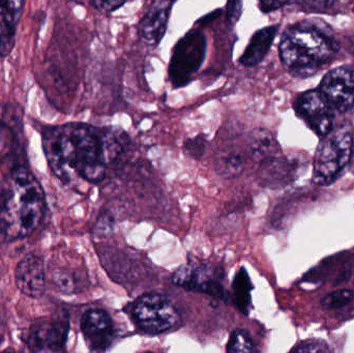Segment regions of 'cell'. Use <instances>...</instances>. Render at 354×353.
I'll list each match as a JSON object with an SVG mask.
<instances>
[{
    "instance_id": "obj_7",
    "label": "cell",
    "mask_w": 354,
    "mask_h": 353,
    "mask_svg": "<svg viewBox=\"0 0 354 353\" xmlns=\"http://www.w3.org/2000/svg\"><path fill=\"white\" fill-rule=\"evenodd\" d=\"M70 332L66 314L35 321L25 334L24 342L32 352H60L64 350Z\"/></svg>"
},
{
    "instance_id": "obj_14",
    "label": "cell",
    "mask_w": 354,
    "mask_h": 353,
    "mask_svg": "<svg viewBox=\"0 0 354 353\" xmlns=\"http://www.w3.org/2000/svg\"><path fill=\"white\" fill-rule=\"evenodd\" d=\"M23 6L24 0H0V56L8 55L14 48Z\"/></svg>"
},
{
    "instance_id": "obj_12",
    "label": "cell",
    "mask_w": 354,
    "mask_h": 353,
    "mask_svg": "<svg viewBox=\"0 0 354 353\" xmlns=\"http://www.w3.org/2000/svg\"><path fill=\"white\" fill-rule=\"evenodd\" d=\"M174 2L153 0L149 12L139 23L138 35L149 47H157L167 32L168 23Z\"/></svg>"
},
{
    "instance_id": "obj_27",
    "label": "cell",
    "mask_w": 354,
    "mask_h": 353,
    "mask_svg": "<svg viewBox=\"0 0 354 353\" xmlns=\"http://www.w3.org/2000/svg\"><path fill=\"white\" fill-rule=\"evenodd\" d=\"M258 1H259V8L261 12L268 14V12L280 10L288 3L289 0H258Z\"/></svg>"
},
{
    "instance_id": "obj_25",
    "label": "cell",
    "mask_w": 354,
    "mask_h": 353,
    "mask_svg": "<svg viewBox=\"0 0 354 353\" xmlns=\"http://www.w3.org/2000/svg\"><path fill=\"white\" fill-rule=\"evenodd\" d=\"M243 14V0H227L226 20L230 26L236 24Z\"/></svg>"
},
{
    "instance_id": "obj_20",
    "label": "cell",
    "mask_w": 354,
    "mask_h": 353,
    "mask_svg": "<svg viewBox=\"0 0 354 353\" xmlns=\"http://www.w3.org/2000/svg\"><path fill=\"white\" fill-rule=\"evenodd\" d=\"M255 350L253 340L245 330H235L231 334L226 346V352L231 353L252 352Z\"/></svg>"
},
{
    "instance_id": "obj_16",
    "label": "cell",
    "mask_w": 354,
    "mask_h": 353,
    "mask_svg": "<svg viewBox=\"0 0 354 353\" xmlns=\"http://www.w3.org/2000/svg\"><path fill=\"white\" fill-rule=\"evenodd\" d=\"M295 172L292 162L280 155H274L262 162L260 168V180L270 187L285 184Z\"/></svg>"
},
{
    "instance_id": "obj_3",
    "label": "cell",
    "mask_w": 354,
    "mask_h": 353,
    "mask_svg": "<svg viewBox=\"0 0 354 353\" xmlns=\"http://www.w3.org/2000/svg\"><path fill=\"white\" fill-rule=\"evenodd\" d=\"M339 47L324 22L304 20L288 27L279 46L281 61L292 76L307 78L332 61Z\"/></svg>"
},
{
    "instance_id": "obj_4",
    "label": "cell",
    "mask_w": 354,
    "mask_h": 353,
    "mask_svg": "<svg viewBox=\"0 0 354 353\" xmlns=\"http://www.w3.org/2000/svg\"><path fill=\"white\" fill-rule=\"evenodd\" d=\"M353 153V133L349 126L333 128L322 137L314 158L312 180L318 186L334 184L351 163Z\"/></svg>"
},
{
    "instance_id": "obj_23",
    "label": "cell",
    "mask_w": 354,
    "mask_h": 353,
    "mask_svg": "<svg viewBox=\"0 0 354 353\" xmlns=\"http://www.w3.org/2000/svg\"><path fill=\"white\" fill-rule=\"evenodd\" d=\"M206 149V138L203 135L195 137V138L189 139L185 143V151L187 155H191L192 158L202 157L205 153Z\"/></svg>"
},
{
    "instance_id": "obj_10",
    "label": "cell",
    "mask_w": 354,
    "mask_h": 353,
    "mask_svg": "<svg viewBox=\"0 0 354 353\" xmlns=\"http://www.w3.org/2000/svg\"><path fill=\"white\" fill-rule=\"evenodd\" d=\"M319 89L335 110L341 113L349 111L354 105V66L330 70L322 79Z\"/></svg>"
},
{
    "instance_id": "obj_28",
    "label": "cell",
    "mask_w": 354,
    "mask_h": 353,
    "mask_svg": "<svg viewBox=\"0 0 354 353\" xmlns=\"http://www.w3.org/2000/svg\"><path fill=\"white\" fill-rule=\"evenodd\" d=\"M222 15V10L221 8H216L214 12H209V14L205 15V16L201 17L199 20L197 21V24L201 25V26H205V25L209 24V23L214 22L216 19Z\"/></svg>"
},
{
    "instance_id": "obj_2",
    "label": "cell",
    "mask_w": 354,
    "mask_h": 353,
    "mask_svg": "<svg viewBox=\"0 0 354 353\" xmlns=\"http://www.w3.org/2000/svg\"><path fill=\"white\" fill-rule=\"evenodd\" d=\"M46 211L39 180L26 166L17 165L0 191V234L10 242L28 238L41 225Z\"/></svg>"
},
{
    "instance_id": "obj_1",
    "label": "cell",
    "mask_w": 354,
    "mask_h": 353,
    "mask_svg": "<svg viewBox=\"0 0 354 353\" xmlns=\"http://www.w3.org/2000/svg\"><path fill=\"white\" fill-rule=\"evenodd\" d=\"M43 149L54 175L68 184L77 178L97 184L107 175L109 162L103 130L89 124L49 126L41 134Z\"/></svg>"
},
{
    "instance_id": "obj_29",
    "label": "cell",
    "mask_w": 354,
    "mask_h": 353,
    "mask_svg": "<svg viewBox=\"0 0 354 353\" xmlns=\"http://www.w3.org/2000/svg\"><path fill=\"white\" fill-rule=\"evenodd\" d=\"M170 1L176 2V0H170Z\"/></svg>"
},
{
    "instance_id": "obj_19",
    "label": "cell",
    "mask_w": 354,
    "mask_h": 353,
    "mask_svg": "<svg viewBox=\"0 0 354 353\" xmlns=\"http://www.w3.org/2000/svg\"><path fill=\"white\" fill-rule=\"evenodd\" d=\"M245 169L243 155L234 149H225L216 159V171L225 178H234L241 175Z\"/></svg>"
},
{
    "instance_id": "obj_17",
    "label": "cell",
    "mask_w": 354,
    "mask_h": 353,
    "mask_svg": "<svg viewBox=\"0 0 354 353\" xmlns=\"http://www.w3.org/2000/svg\"><path fill=\"white\" fill-rule=\"evenodd\" d=\"M250 155L256 161L263 162L279 155L280 146L272 133L266 130H256L249 141Z\"/></svg>"
},
{
    "instance_id": "obj_26",
    "label": "cell",
    "mask_w": 354,
    "mask_h": 353,
    "mask_svg": "<svg viewBox=\"0 0 354 353\" xmlns=\"http://www.w3.org/2000/svg\"><path fill=\"white\" fill-rule=\"evenodd\" d=\"M127 0H93V6L102 14H111L124 6Z\"/></svg>"
},
{
    "instance_id": "obj_11",
    "label": "cell",
    "mask_w": 354,
    "mask_h": 353,
    "mask_svg": "<svg viewBox=\"0 0 354 353\" xmlns=\"http://www.w3.org/2000/svg\"><path fill=\"white\" fill-rule=\"evenodd\" d=\"M81 332L91 352H106L111 346L115 332L110 315L102 309H91L81 318Z\"/></svg>"
},
{
    "instance_id": "obj_5",
    "label": "cell",
    "mask_w": 354,
    "mask_h": 353,
    "mask_svg": "<svg viewBox=\"0 0 354 353\" xmlns=\"http://www.w3.org/2000/svg\"><path fill=\"white\" fill-rule=\"evenodd\" d=\"M207 41L202 31L191 30L176 41L168 66V76L174 88L187 86L203 64Z\"/></svg>"
},
{
    "instance_id": "obj_15",
    "label": "cell",
    "mask_w": 354,
    "mask_h": 353,
    "mask_svg": "<svg viewBox=\"0 0 354 353\" xmlns=\"http://www.w3.org/2000/svg\"><path fill=\"white\" fill-rule=\"evenodd\" d=\"M278 31L279 25L263 27L256 31L239 57V64L245 68H255L259 66L270 52Z\"/></svg>"
},
{
    "instance_id": "obj_8",
    "label": "cell",
    "mask_w": 354,
    "mask_h": 353,
    "mask_svg": "<svg viewBox=\"0 0 354 353\" xmlns=\"http://www.w3.org/2000/svg\"><path fill=\"white\" fill-rule=\"evenodd\" d=\"M293 107L297 115L322 138L333 130L335 109L320 89L301 93Z\"/></svg>"
},
{
    "instance_id": "obj_18",
    "label": "cell",
    "mask_w": 354,
    "mask_h": 353,
    "mask_svg": "<svg viewBox=\"0 0 354 353\" xmlns=\"http://www.w3.org/2000/svg\"><path fill=\"white\" fill-rule=\"evenodd\" d=\"M232 288L235 306L243 314H249L251 310V292L253 290V284L245 267H241L237 271L233 280Z\"/></svg>"
},
{
    "instance_id": "obj_21",
    "label": "cell",
    "mask_w": 354,
    "mask_h": 353,
    "mask_svg": "<svg viewBox=\"0 0 354 353\" xmlns=\"http://www.w3.org/2000/svg\"><path fill=\"white\" fill-rule=\"evenodd\" d=\"M353 298V290L339 289L328 294L322 300V305L326 310H337L351 304Z\"/></svg>"
},
{
    "instance_id": "obj_13",
    "label": "cell",
    "mask_w": 354,
    "mask_h": 353,
    "mask_svg": "<svg viewBox=\"0 0 354 353\" xmlns=\"http://www.w3.org/2000/svg\"><path fill=\"white\" fill-rule=\"evenodd\" d=\"M15 282L21 294L39 298L46 289V273L43 260L35 254L21 259L15 271Z\"/></svg>"
},
{
    "instance_id": "obj_6",
    "label": "cell",
    "mask_w": 354,
    "mask_h": 353,
    "mask_svg": "<svg viewBox=\"0 0 354 353\" xmlns=\"http://www.w3.org/2000/svg\"><path fill=\"white\" fill-rule=\"evenodd\" d=\"M135 325L147 335H160L176 327L180 321L172 303L161 294H147L135 300L132 307Z\"/></svg>"
},
{
    "instance_id": "obj_9",
    "label": "cell",
    "mask_w": 354,
    "mask_h": 353,
    "mask_svg": "<svg viewBox=\"0 0 354 353\" xmlns=\"http://www.w3.org/2000/svg\"><path fill=\"white\" fill-rule=\"evenodd\" d=\"M172 281L189 292L207 294L216 300H224L225 289L218 271L206 265H185L174 273Z\"/></svg>"
},
{
    "instance_id": "obj_22",
    "label": "cell",
    "mask_w": 354,
    "mask_h": 353,
    "mask_svg": "<svg viewBox=\"0 0 354 353\" xmlns=\"http://www.w3.org/2000/svg\"><path fill=\"white\" fill-rule=\"evenodd\" d=\"M52 280L58 292L66 294H73L75 292L76 288L75 278L66 269H60L54 271Z\"/></svg>"
},
{
    "instance_id": "obj_24",
    "label": "cell",
    "mask_w": 354,
    "mask_h": 353,
    "mask_svg": "<svg viewBox=\"0 0 354 353\" xmlns=\"http://www.w3.org/2000/svg\"><path fill=\"white\" fill-rule=\"evenodd\" d=\"M291 352H330V348L328 347L326 342L322 340L310 339L307 341L301 342L299 345L292 348Z\"/></svg>"
}]
</instances>
